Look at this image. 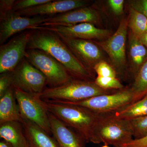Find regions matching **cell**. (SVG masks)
<instances>
[{"instance_id": "6da1fadb", "label": "cell", "mask_w": 147, "mask_h": 147, "mask_svg": "<svg viewBox=\"0 0 147 147\" xmlns=\"http://www.w3.org/2000/svg\"><path fill=\"white\" fill-rule=\"evenodd\" d=\"M27 49L42 50L51 55L66 69L74 79L90 80L92 75L74 55L59 35L49 30L33 29Z\"/></svg>"}, {"instance_id": "7a4b0ae2", "label": "cell", "mask_w": 147, "mask_h": 147, "mask_svg": "<svg viewBox=\"0 0 147 147\" xmlns=\"http://www.w3.org/2000/svg\"><path fill=\"white\" fill-rule=\"evenodd\" d=\"M41 101L49 113L80 134L87 143L90 142L93 127L99 115L81 106L50 100Z\"/></svg>"}, {"instance_id": "3957f363", "label": "cell", "mask_w": 147, "mask_h": 147, "mask_svg": "<svg viewBox=\"0 0 147 147\" xmlns=\"http://www.w3.org/2000/svg\"><path fill=\"white\" fill-rule=\"evenodd\" d=\"M129 121L112 115H99L92 130L90 142L123 147L133 140Z\"/></svg>"}, {"instance_id": "277c9868", "label": "cell", "mask_w": 147, "mask_h": 147, "mask_svg": "<svg viewBox=\"0 0 147 147\" xmlns=\"http://www.w3.org/2000/svg\"><path fill=\"white\" fill-rule=\"evenodd\" d=\"M117 91L101 88L94 82L90 80L72 78L69 82L59 86L46 88L38 95L43 100L76 102Z\"/></svg>"}, {"instance_id": "5b68a950", "label": "cell", "mask_w": 147, "mask_h": 147, "mask_svg": "<svg viewBox=\"0 0 147 147\" xmlns=\"http://www.w3.org/2000/svg\"><path fill=\"white\" fill-rule=\"evenodd\" d=\"M52 101L84 107L99 115L114 114L137 101L130 88L123 89L114 93L97 96L82 101Z\"/></svg>"}, {"instance_id": "8992f818", "label": "cell", "mask_w": 147, "mask_h": 147, "mask_svg": "<svg viewBox=\"0 0 147 147\" xmlns=\"http://www.w3.org/2000/svg\"><path fill=\"white\" fill-rule=\"evenodd\" d=\"M25 58L45 76L50 88L62 86L72 78L63 65L42 50L27 49Z\"/></svg>"}, {"instance_id": "52a82bcc", "label": "cell", "mask_w": 147, "mask_h": 147, "mask_svg": "<svg viewBox=\"0 0 147 147\" xmlns=\"http://www.w3.org/2000/svg\"><path fill=\"white\" fill-rule=\"evenodd\" d=\"M13 88L22 117L35 123L51 135L49 112L42 105L38 95Z\"/></svg>"}, {"instance_id": "ba28073f", "label": "cell", "mask_w": 147, "mask_h": 147, "mask_svg": "<svg viewBox=\"0 0 147 147\" xmlns=\"http://www.w3.org/2000/svg\"><path fill=\"white\" fill-rule=\"evenodd\" d=\"M33 30H29L12 37L0 46V73L13 71L25 58Z\"/></svg>"}, {"instance_id": "9c48e42d", "label": "cell", "mask_w": 147, "mask_h": 147, "mask_svg": "<svg viewBox=\"0 0 147 147\" xmlns=\"http://www.w3.org/2000/svg\"><path fill=\"white\" fill-rule=\"evenodd\" d=\"M11 86L24 92L39 94L46 88V77L25 58L11 71Z\"/></svg>"}, {"instance_id": "30bf717a", "label": "cell", "mask_w": 147, "mask_h": 147, "mask_svg": "<svg viewBox=\"0 0 147 147\" xmlns=\"http://www.w3.org/2000/svg\"><path fill=\"white\" fill-rule=\"evenodd\" d=\"M48 16H21L13 10L0 21V44H4L11 37L27 30H32L45 23Z\"/></svg>"}, {"instance_id": "8fae6325", "label": "cell", "mask_w": 147, "mask_h": 147, "mask_svg": "<svg viewBox=\"0 0 147 147\" xmlns=\"http://www.w3.org/2000/svg\"><path fill=\"white\" fill-rule=\"evenodd\" d=\"M128 18L121 21L115 32L105 40L94 41L108 54L114 65L119 69L123 68L126 63V41Z\"/></svg>"}, {"instance_id": "7c38bea8", "label": "cell", "mask_w": 147, "mask_h": 147, "mask_svg": "<svg viewBox=\"0 0 147 147\" xmlns=\"http://www.w3.org/2000/svg\"><path fill=\"white\" fill-rule=\"evenodd\" d=\"M58 35L92 75L91 69H93L95 65L101 61L102 58V53L97 45L90 40L71 38Z\"/></svg>"}, {"instance_id": "4fadbf2b", "label": "cell", "mask_w": 147, "mask_h": 147, "mask_svg": "<svg viewBox=\"0 0 147 147\" xmlns=\"http://www.w3.org/2000/svg\"><path fill=\"white\" fill-rule=\"evenodd\" d=\"M99 18L98 13L94 8L85 7L48 16L46 22L38 27L71 26L84 23L94 24L98 22Z\"/></svg>"}, {"instance_id": "5bb4252c", "label": "cell", "mask_w": 147, "mask_h": 147, "mask_svg": "<svg viewBox=\"0 0 147 147\" xmlns=\"http://www.w3.org/2000/svg\"><path fill=\"white\" fill-rule=\"evenodd\" d=\"M35 28L49 30L67 37L86 40L103 39L109 37L110 34L108 30L98 28L95 26L94 24L89 23H82L71 26Z\"/></svg>"}, {"instance_id": "9a60e30c", "label": "cell", "mask_w": 147, "mask_h": 147, "mask_svg": "<svg viewBox=\"0 0 147 147\" xmlns=\"http://www.w3.org/2000/svg\"><path fill=\"white\" fill-rule=\"evenodd\" d=\"M89 2L84 0H51L49 2L25 10L16 11L21 16H50L87 7Z\"/></svg>"}, {"instance_id": "2e32d148", "label": "cell", "mask_w": 147, "mask_h": 147, "mask_svg": "<svg viewBox=\"0 0 147 147\" xmlns=\"http://www.w3.org/2000/svg\"><path fill=\"white\" fill-rule=\"evenodd\" d=\"M49 116L51 134L59 147H85L87 142L80 134L53 114Z\"/></svg>"}, {"instance_id": "e0dca14e", "label": "cell", "mask_w": 147, "mask_h": 147, "mask_svg": "<svg viewBox=\"0 0 147 147\" xmlns=\"http://www.w3.org/2000/svg\"><path fill=\"white\" fill-rule=\"evenodd\" d=\"M22 125L29 147H59L54 137L35 123L22 118Z\"/></svg>"}, {"instance_id": "ac0fdd59", "label": "cell", "mask_w": 147, "mask_h": 147, "mask_svg": "<svg viewBox=\"0 0 147 147\" xmlns=\"http://www.w3.org/2000/svg\"><path fill=\"white\" fill-rule=\"evenodd\" d=\"M12 121L22 123L23 119L11 86L0 98V124Z\"/></svg>"}, {"instance_id": "d6986e66", "label": "cell", "mask_w": 147, "mask_h": 147, "mask_svg": "<svg viewBox=\"0 0 147 147\" xmlns=\"http://www.w3.org/2000/svg\"><path fill=\"white\" fill-rule=\"evenodd\" d=\"M0 137L9 142L13 147H29L23 125L20 122L1 124Z\"/></svg>"}, {"instance_id": "ffe728a7", "label": "cell", "mask_w": 147, "mask_h": 147, "mask_svg": "<svg viewBox=\"0 0 147 147\" xmlns=\"http://www.w3.org/2000/svg\"><path fill=\"white\" fill-rule=\"evenodd\" d=\"M129 47L132 71L134 77L147 61V48L142 44L139 38L130 32L129 34Z\"/></svg>"}, {"instance_id": "44dd1931", "label": "cell", "mask_w": 147, "mask_h": 147, "mask_svg": "<svg viewBox=\"0 0 147 147\" xmlns=\"http://www.w3.org/2000/svg\"><path fill=\"white\" fill-rule=\"evenodd\" d=\"M112 115L119 118L128 121L147 116V95L142 99Z\"/></svg>"}, {"instance_id": "7402d4cb", "label": "cell", "mask_w": 147, "mask_h": 147, "mask_svg": "<svg viewBox=\"0 0 147 147\" xmlns=\"http://www.w3.org/2000/svg\"><path fill=\"white\" fill-rule=\"evenodd\" d=\"M128 28L131 33L140 37L147 32L146 17L133 7H130L128 18Z\"/></svg>"}, {"instance_id": "603a6c76", "label": "cell", "mask_w": 147, "mask_h": 147, "mask_svg": "<svg viewBox=\"0 0 147 147\" xmlns=\"http://www.w3.org/2000/svg\"><path fill=\"white\" fill-rule=\"evenodd\" d=\"M130 88L134 93L136 101L147 95V61L139 69L134 77Z\"/></svg>"}, {"instance_id": "cb8c5ba5", "label": "cell", "mask_w": 147, "mask_h": 147, "mask_svg": "<svg viewBox=\"0 0 147 147\" xmlns=\"http://www.w3.org/2000/svg\"><path fill=\"white\" fill-rule=\"evenodd\" d=\"M134 139H141L147 136V115L129 121Z\"/></svg>"}, {"instance_id": "d4e9b609", "label": "cell", "mask_w": 147, "mask_h": 147, "mask_svg": "<svg viewBox=\"0 0 147 147\" xmlns=\"http://www.w3.org/2000/svg\"><path fill=\"white\" fill-rule=\"evenodd\" d=\"M94 83L101 88L108 90H120L124 86L117 78L98 76L95 79Z\"/></svg>"}, {"instance_id": "484cf974", "label": "cell", "mask_w": 147, "mask_h": 147, "mask_svg": "<svg viewBox=\"0 0 147 147\" xmlns=\"http://www.w3.org/2000/svg\"><path fill=\"white\" fill-rule=\"evenodd\" d=\"M93 70L97 74L98 76L117 78L115 69L103 60L98 62L94 67Z\"/></svg>"}, {"instance_id": "4316f807", "label": "cell", "mask_w": 147, "mask_h": 147, "mask_svg": "<svg viewBox=\"0 0 147 147\" xmlns=\"http://www.w3.org/2000/svg\"><path fill=\"white\" fill-rule=\"evenodd\" d=\"M51 0H18L13 4V10L14 11L25 10L49 2Z\"/></svg>"}, {"instance_id": "83f0119b", "label": "cell", "mask_w": 147, "mask_h": 147, "mask_svg": "<svg viewBox=\"0 0 147 147\" xmlns=\"http://www.w3.org/2000/svg\"><path fill=\"white\" fill-rule=\"evenodd\" d=\"M12 84L11 71L1 74L0 75V98L5 94Z\"/></svg>"}, {"instance_id": "f1b7e54d", "label": "cell", "mask_w": 147, "mask_h": 147, "mask_svg": "<svg viewBox=\"0 0 147 147\" xmlns=\"http://www.w3.org/2000/svg\"><path fill=\"white\" fill-rule=\"evenodd\" d=\"M14 0H1L0 1V21L5 17L7 13L13 10Z\"/></svg>"}, {"instance_id": "f546056e", "label": "cell", "mask_w": 147, "mask_h": 147, "mask_svg": "<svg viewBox=\"0 0 147 147\" xmlns=\"http://www.w3.org/2000/svg\"><path fill=\"white\" fill-rule=\"evenodd\" d=\"M131 6V7L144 14L147 18V0L132 1Z\"/></svg>"}, {"instance_id": "4dcf8cb0", "label": "cell", "mask_w": 147, "mask_h": 147, "mask_svg": "<svg viewBox=\"0 0 147 147\" xmlns=\"http://www.w3.org/2000/svg\"><path fill=\"white\" fill-rule=\"evenodd\" d=\"M109 5L112 10L116 14H120L122 13L124 8L123 0H109Z\"/></svg>"}, {"instance_id": "1f68e13d", "label": "cell", "mask_w": 147, "mask_h": 147, "mask_svg": "<svg viewBox=\"0 0 147 147\" xmlns=\"http://www.w3.org/2000/svg\"><path fill=\"white\" fill-rule=\"evenodd\" d=\"M123 147H147V136L141 139H133L131 142Z\"/></svg>"}, {"instance_id": "d6a6232c", "label": "cell", "mask_w": 147, "mask_h": 147, "mask_svg": "<svg viewBox=\"0 0 147 147\" xmlns=\"http://www.w3.org/2000/svg\"><path fill=\"white\" fill-rule=\"evenodd\" d=\"M141 42L147 48V32L139 38Z\"/></svg>"}, {"instance_id": "836d02e7", "label": "cell", "mask_w": 147, "mask_h": 147, "mask_svg": "<svg viewBox=\"0 0 147 147\" xmlns=\"http://www.w3.org/2000/svg\"><path fill=\"white\" fill-rule=\"evenodd\" d=\"M0 147H13L9 142L2 139L0 142Z\"/></svg>"}, {"instance_id": "e575fe53", "label": "cell", "mask_w": 147, "mask_h": 147, "mask_svg": "<svg viewBox=\"0 0 147 147\" xmlns=\"http://www.w3.org/2000/svg\"><path fill=\"white\" fill-rule=\"evenodd\" d=\"M100 147H110L109 146V145H107V144H104V145H103V146H101Z\"/></svg>"}, {"instance_id": "d590c367", "label": "cell", "mask_w": 147, "mask_h": 147, "mask_svg": "<svg viewBox=\"0 0 147 147\" xmlns=\"http://www.w3.org/2000/svg\"></svg>"}]
</instances>
